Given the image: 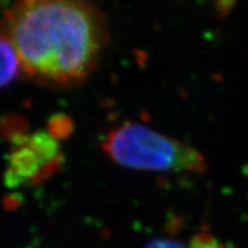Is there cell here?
<instances>
[{
    "label": "cell",
    "instance_id": "6da1fadb",
    "mask_svg": "<svg viewBox=\"0 0 248 248\" xmlns=\"http://www.w3.org/2000/svg\"><path fill=\"white\" fill-rule=\"evenodd\" d=\"M0 31L22 73L51 88L84 82L108 39L106 20L91 0H16L4 12Z\"/></svg>",
    "mask_w": 248,
    "mask_h": 248
},
{
    "label": "cell",
    "instance_id": "7a4b0ae2",
    "mask_svg": "<svg viewBox=\"0 0 248 248\" xmlns=\"http://www.w3.org/2000/svg\"><path fill=\"white\" fill-rule=\"evenodd\" d=\"M102 148L114 162L141 171L201 173L207 169L199 150L139 123L125 122L111 129Z\"/></svg>",
    "mask_w": 248,
    "mask_h": 248
},
{
    "label": "cell",
    "instance_id": "3957f363",
    "mask_svg": "<svg viewBox=\"0 0 248 248\" xmlns=\"http://www.w3.org/2000/svg\"><path fill=\"white\" fill-rule=\"evenodd\" d=\"M9 154L5 182L9 187L39 184L59 169L62 154L58 139L49 132L17 133Z\"/></svg>",
    "mask_w": 248,
    "mask_h": 248
},
{
    "label": "cell",
    "instance_id": "277c9868",
    "mask_svg": "<svg viewBox=\"0 0 248 248\" xmlns=\"http://www.w3.org/2000/svg\"><path fill=\"white\" fill-rule=\"evenodd\" d=\"M21 70V63L14 46L4 32L0 31V88L16 78Z\"/></svg>",
    "mask_w": 248,
    "mask_h": 248
},
{
    "label": "cell",
    "instance_id": "5b68a950",
    "mask_svg": "<svg viewBox=\"0 0 248 248\" xmlns=\"http://www.w3.org/2000/svg\"><path fill=\"white\" fill-rule=\"evenodd\" d=\"M145 248H184L178 241L171 239H154L148 243Z\"/></svg>",
    "mask_w": 248,
    "mask_h": 248
},
{
    "label": "cell",
    "instance_id": "8992f818",
    "mask_svg": "<svg viewBox=\"0 0 248 248\" xmlns=\"http://www.w3.org/2000/svg\"><path fill=\"white\" fill-rule=\"evenodd\" d=\"M0 9H5V12L8 9V0H0Z\"/></svg>",
    "mask_w": 248,
    "mask_h": 248
}]
</instances>
